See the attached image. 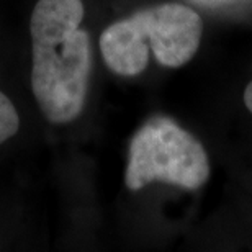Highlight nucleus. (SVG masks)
<instances>
[{"mask_svg":"<svg viewBox=\"0 0 252 252\" xmlns=\"http://www.w3.org/2000/svg\"><path fill=\"white\" fill-rule=\"evenodd\" d=\"M82 20V0H38L30 20L33 95L54 125L74 122L87 98L92 46Z\"/></svg>","mask_w":252,"mask_h":252,"instance_id":"nucleus-1","label":"nucleus"},{"mask_svg":"<svg viewBox=\"0 0 252 252\" xmlns=\"http://www.w3.org/2000/svg\"><path fill=\"white\" fill-rule=\"evenodd\" d=\"M203 22L193 8L165 2L138 10L103 30L100 51L112 72L125 77L141 74L149 64V48L165 67H182L196 54Z\"/></svg>","mask_w":252,"mask_h":252,"instance_id":"nucleus-2","label":"nucleus"},{"mask_svg":"<svg viewBox=\"0 0 252 252\" xmlns=\"http://www.w3.org/2000/svg\"><path fill=\"white\" fill-rule=\"evenodd\" d=\"M210 172L203 144L172 118L156 115L131 139L125 184L133 191L153 182L198 190L210 179Z\"/></svg>","mask_w":252,"mask_h":252,"instance_id":"nucleus-3","label":"nucleus"},{"mask_svg":"<svg viewBox=\"0 0 252 252\" xmlns=\"http://www.w3.org/2000/svg\"><path fill=\"white\" fill-rule=\"evenodd\" d=\"M20 117L13 102L0 90V146L17 134Z\"/></svg>","mask_w":252,"mask_h":252,"instance_id":"nucleus-4","label":"nucleus"},{"mask_svg":"<svg viewBox=\"0 0 252 252\" xmlns=\"http://www.w3.org/2000/svg\"><path fill=\"white\" fill-rule=\"evenodd\" d=\"M244 105L252 115V80L248 84V87L244 90Z\"/></svg>","mask_w":252,"mask_h":252,"instance_id":"nucleus-5","label":"nucleus"}]
</instances>
